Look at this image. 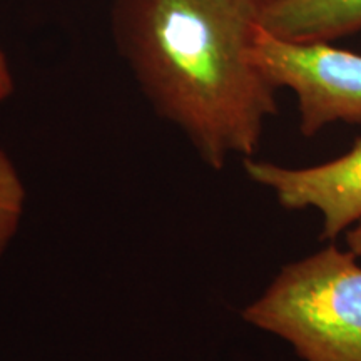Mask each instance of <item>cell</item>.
<instances>
[{"label":"cell","mask_w":361,"mask_h":361,"mask_svg":"<svg viewBox=\"0 0 361 361\" xmlns=\"http://www.w3.org/2000/svg\"><path fill=\"white\" fill-rule=\"evenodd\" d=\"M259 0H114L117 47L211 169L258 151L276 89L252 61Z\"/></svg>","instance_id":"obj_1"},{"label":"cell","mask_w":361,"mask_h":361,"mask_svg":"<svg viewBox=\"0 0 361 361\" xmlns=\"http://www.w3.org/2000/svg\"><path fill=\"white\" fill-rule=\"evenodd\" d=\"M329 245L283 266L243 310L251 326L281 338L303 361H361V266Z\"/></svg>","instance_id":"obj_2"},{"label":"cell","mask_w":361,"mask_h":361,"mask_svg":"<svg viewBox=\"0 0 361 361\" xmlns=\"http://www.w3.org/2000/svg\"><path fill=\"white\" fill-rule=\"evenodd\" d=\"M252 61L274 89L296 94L306 137L329 124H361V54L329 42L284 40L258 25Z\"/></svg>","instance_id":"obj_3"},{"label":"cell","mask_w":361,"mask_h":361,"mask_svg":"<svg viewBox=\"0 0 361 361\" xmlns=\"http://www.w3.org/2000/svg\"><path fill=\"white\" fill-rule=\"evenodd\" d=\"M252 183L269 189L284 209H316L323 216L322 239H335L361 221V137L336 159L286 168L269 161L245 159Z\"/></svg>","instance_id":"obj_4"},{"label":"cell","mask_w":361,"mask_h":361,"mask_svg":"<svg viewBox=\"0 0 361 361\" xmlns=\"http://www.w3.org/2000/svg\"><path fill=\"white\" fill-rule=\"evenodd\" d=\"M259 25L293 42H328L361 30V0H273L261 4Z\"/></svg>","instance_id":"obj_5"},{"label":"cell","mask_w":361,"mask_h":361,"mask_svg":"<svg viewBox=\"0 0 361 361\" xmlns=\"http://www.w3.org/2000/svg\"><path fill=\"white\" fill-rule=\"evenodd\" d=\"M24 207V183L11 157L0 147V256L19 231Z\"/></svg>","instance_id":"obj_6"},{"label":"cell","mask_w":361,"mask_h":361,"mask_svg":"<svg viewBox=\"0 0 361 361\" xmlns=\"http://www.w3.org/2000/svg\"><path fill=\"white\" fill-rule=\"evenodd\" d=\"M13 90V79L8 69L7 59L4 56V52L0 51V102L6 101L11 96Z\"/></svg>","instance_id":"obj_7"},{"label":"cell","mask_w":361,"mask_h":361,"mask_svg":"<svg viewBox=\"0 0 361 361\" xmlns=\"http://www.w3.org/2000/svg\"><path fill=\"white\" fill-rule=\"evenodd\" d=\"M345 238L348 250L353 252V255L358 256V258H361V221L346 231Z\"/></svg>","instance_id":"obj_8"},{"label":"cell","mask_w":361,"mask_h":361,"mask_svg":"<svg viewBox=\"0 0 361 361\" xmlns=\"http://www.w3.org/2000/svg\"><path fill=\"white\" fill-rule=\"evenodd\" d=\"M261 4H268V2H273V0H259Z\"/></svg>","instance_id":"obj_9"}]
</instances>
